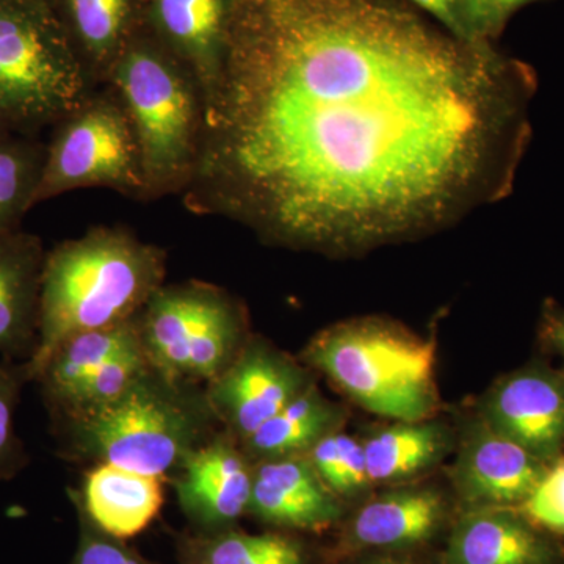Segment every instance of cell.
<instances>
[{
    "mask_svg": "<svg viewBox=\"0 0 564 564\" xmlns=\"http://www.w3.org/2000/svg\"><path fill=\"white\" fill-rule=\"evenodd\" d=\"M343 500L315 473L307 455L252 463L248 514L265 524L323 532L340 521Z\"/></svg>",
    "mask_w": 564,
    "mask_h": 564,
    "instance_id": "13",
    "label": "cell"
},
{
    "mask_svg": "<svg viewBox=\"0 0 564 564\" xmlns=\"http://www.w3.org/2000/svg\"><path fill=\"white\" fill-rule=\"evenodd\" d=\"M29 381L25 362L3 359L0 364V480H11L29 464L24 444L14 432V413Z\"/></svg>",
    "mask_w": 564,
    "mask_h": 564,
    "instance_id": "27",
    "label": "cell"
},
{
    "mask_svg": "<svg viewBox=\"0 0 564 564\" xmlns=\"http://www.w3.org/2000/svg\"><path fill=\"white\" fill-rule=\"evenodd\" d=\"M118 541L102 532L85 533L73 564H148Z\"/></svg>",
    "mask_w": 564,
    "mask_h": 564,
    "instance_id": "30",
    "label": "cell"
},
{
    "mask_svg": "<svg viewBox=\"0 0 564 564\" xmlns=\"http://www.w3.org/2000/svg\"><path fill=\"white\" fill-rule=\"evenodd\" d=\"M443 564H564V545L516 508H484L464 511Z\"/></svg>",
    "mask_w": 564,
    "mask_h": 564,
    "instance_id": "15",
    "label": "cell"
},
{
    "mask_svg": "<svg viewBox=\"0 0 564 564\" xmlns=\"http://www.w3.org/2000/svg\"><path fill=\"white\" fill-rule=\"evenodd\" d=\"M547 463L494 432L477 413L458 426L448 480L464 511L518 508L547 470Z\"/></svg>",
    "mask_w": 564,
    "mask_h": 564,
    "instance_id": "11",
    "label": "cell"
},
{
    "mask_svg": "<svg viewBox=\"0 0 564 564\" xmlns=\"http://www.w3.org/2000/svg\"><path fill=\"white\" fill-rule=\"evenodd\" d=\"M364 564H410L403 562V560L395 558V556H380V558L370 560V562Z\"/></svg>",
    "mask_w": 564,
    "mask_h": 564,
    "instance_id": "33",
    "label": "cell"
},
{
    "mask_svg": "<svg viewBox=\"0 0 564 564\" xmlns=\"http://www.w3.org/2000/svg\"><path fill=\"white\" fill-rule=\"evenodd\" d=\"M137 321L148 361L182 383L214 381L251 336L243 303L220 285L196 280L161 285Z\"/></svg>",
    "mask_w": 564,
    "mask_h": 564,
    "instance_id": "6",
    "label": "cell"
},
{
    "mask_svg": "<svg viewBox=\"0 0 564 564\" xmlns=\"http://www.w3.org/2000/svg\"><path fill=\"white\" fill-rule=\"evenodd\" d=\"M299 359L356 406L389 421H422L443 406L436 340L391 318L369 315L326 326Z\"/></svg>",
    "mask_w": 564,
    "mask_h": 564,
    "instance_id": "4",
    "label": "cell"
},
{
    "mask_svg": "<svg viewBox=\"0 0 564 564\" xmlns=\"http://www.w3.org/2000/svg\"><path fill=\"white\" fill-rule=\"evenodd\" d=\"M347 419V406L315 383L239 444L251 463L307 455L329 434L343 432Z\"/></svg>",
    "mask_w": 564,
    "mask_h": 564,
    "instance_id": "20",
    "label": "cell"
},
{
    "mask_svg": "<svg viewBox=\"0 0 564 564\" xmlns=\"http://www.w3.org/2000/svg\"><path fill=\"white\" fill-rule=\"evenodd\" d=\"M315 473L343 502L369 499L375 485L367 469L361 437L337 432L329 434L307 454Z\"/></svg>",
    "mask_w": 564,
    "mask_h": 564,
    "instance_id": "25",
    "label": "cell"
},
{
    "mask_svg": "<svg viewBox=\"0 0 564 564\" xmlns=\"http://www.w3.org/2000/svg\"><path fill=\"white\" fill-rule=\"evenodd\" d=\"M516 510L538 529L564 540V455L549 464L540 484Z\"/></svg>",
    "mask_w": 564,
    "mask_h": 564,
    "instance_id": "28",
    "label": "cell"
},
{
    "mask_svg": "<svg viewBox=\"0 0 564 564\" xmlns=\"http://www.w3.org/2000/svg\"><path fill=\"white\" fill-rule=\"evenodd\" d=\"M536 76L397 0H232L185 207L350 256L513 191Z\"/></svg>",
    "mask_w": 564,
    "mask_h": 564,
    "instance_id": "1",
    "label": "cell"
},
{
    "mask_svg": "<svg viewBox=\"0 0 564 564\" xmlns=\"http://www.w3.org/2000/svg\"><path fill=\"white\" fill-rule=\"evenodd\" d=\"M534 0H462L464 22L478 44H489L503 31L516 11Z\"/></svg>",
    "mask_w": 564,
    "mask_h": 564,
    "instance_id": "29",
    "label": "cell"
},
{
    "mask_svg": "<svg viewBox=\"0 0 564 564\" xmlns=\"http://www.w3.org/2000/svg\"><path fill=\"white\" fill-rule=\"evenodd\" d=\"M70 40L93 80L109 82L111 69L147 20L143 0H66Z\"/></svg>",
    "mask_w": 564,
    "mask_h": 564,
    "instance_id": "21",
    "label": "cell"
},
{
    "mask_svg": "<svg viewBox=\"0 0 564 564\" xmlns=\"http://www.w3.org/2000/svg\"><path fill=\"white\" fill-rule=\"evenodd\" d=\"M98 87L51 14L0 0V107L7 120L24 128L57 124Z\"/></svg>",
    "mask_w": 564,
    "mask_h": 564,
    "instance_id": "7",
    "label": "cell"
},
{
    "mask_svg": "<svg viewBox=\"0 0 564 564\" xmlns=\"http://www.w3.org/2000/svg\"><path fill=\"white\" fill-rule=\"evenodd\" d=\"M165 274V250L122 226H95L46 252L39 345L25 362L31 381L69 337L137 317Z\"/></svg>",
    "mask_w": 564,
    "mask_h": 564,
    "instance_id": "2",
    "label": "cell"
},
{
    "mask_svg": "<svg viewBox=\"0 0 564 564\" xmlns=\"http://www.w3.org/2000/svg\"><path fill=\"white\" fill-rule=\"evenodd\" d=\"M165 478L95 464L84 475L76 497L88 521L115 540L137 536L161 513Z\"/></svg>",
    "mask_w": 564,
    "mask_h": 564,
    "instance_id": "19",
    "label": "cell"
},
{
    "mask_svg": "<svg viewBox=\"0 0 564 564\" xmlns=\"http://www.w3.org/2000/svg\"><path fill=\"white\" fill-rule=\"evenodd\" d=\"M93 187L147 202L139 143L110 85H99L79 109L57 122L32 206L66 192Z\"/></svg>",
    "mask_w": 564,
    "mask_h": 564,
    "instance_id": "8",
    "label": "cell"
},
{
    "mask_svg": "<svg viewBox=\"0 0 564 564\" xmlns=\"http://www.w3.org/2000/svg\"><path fill=\"white\" fill-rule=\"evenodd\" d=\"M232 0H148L147 24L191 70L204 115L220 80Z\"/></svg>",
    "mask_w": 564,
    "mask_h": 564,
    "instance_id": "14",
    "label": "cell"
},
{
    "mask_svg": "<svg viewBox=\"0 0 564 564\" xmlns=\"http://www.w3.org/2000/svg\"><path fill=\"white\" fill-rule=\"evenodd\" d=\"M410 2L429 13L444 31L454 35L455 39L473 44V46H485V44H478L470 35L463 18L462 0H410Z\"/></svg>",
    "mask_w": 564,
    "mask_h": 564,
    "instance_id": "31",
    "label": "cell"
},
{
    "mask_svg": "<svg viewBox=\"0 0 564 564\" xmlns=\"http://www.w3.org/2000/svg\"><path fill=\"white\" fill-rule=\"evenodd\" d=\"M44 154L20 144H0V232L11 231L22 212L32 207Z\"/></svg>",
    "mask_w": 564,
    "mask_h": 564,
    "instance_id": "26",
    "label": "cell"
},
{
    "mask_svg": "<svg viewBox=\"0 0 564 564\" xmlns=\"http://www.w3.org/2000/svg\"><path fill=\"white\" fill-rule=\"evenodd\" d=\"M170 480L185 516L206 529H228L248 514L252 463L226 430L192 452Z\"/></svg>",
    "mask_w": 564,
    "mask_h": 564,
    "instance_id": "12",
    "label": "cell"
},
{
    "mask_svg": "<svg viewBox=\"0 0 564 564\" xmlns=\"http://www.w3.org/2000/svg\"><path fill=\"white\" fill-rule=\"evenodd\" d=\"M475 413L541 462L564 455V372L533 361L497 378Z\"/></svg>",
    "mask_w": 564,
    "mask_h": 564,
    "instance_id": "10",
    "label": "cell"
},
{
    "mask_svg": "<svg viewBox=\"0 0 564 564\" xmlns=\"http://www.w3.org/2000/svg\"><path fill=\"white\" fill-rule=\"evenodd\" d=\"M447 511V499L437 486L425 481L389 486L352 516L347 544L381 551L417 547L443 529Z\"/></svg>",
    "mask_w": 564,
    "mask_h": 564,
    "instance_id": "16",
    "label": "cell"
},
{
    "mask_svg": "<svg viewBox=\"0 0 564 564\" xmlns=\"http://www.w3.org/2000/svg\"><path fill=\"white\" fill-rule=\"evenodd\" d=\"M54 425L63 458L165 480L221 430L204 386L170 380L152 366L120 399Z\"/></svg>",
    "mask_w": 564,
    "mask_h": 564,
    "instance_id": "3",
    "label": "cell"
},
{
    "mask_svg": "<svg viewBox=\"0 0 564 564\" xmlns=\"http://www.w3.org/2000/svg\"><path fill=\"white\" fill-rule=\"evenodd\" d=\"M137 318L139 315L110 328L76 334L58 345L35 380L50 411L104 364L141 347Z\"/></svg>",
    "mask_w": 564,
    "mask_h": 564,
    "instance_id": "22",
    "label": "cell"
},
{
    "mask_svg": "<svg viewBox=\"0 0 564 564\" xmlns=\"http://www.w3.org/2000/svg\"><path fill=\"white\" fill-rule=\"evenodd\" d=\"M150 366L143 347L122 352L85 378L57 408L51 411L52 419L63 421L101 410L120 399Z\"/></svg>",
    "mask_w": 564,
    "mask_h": 564,
    "instance_id": "24",
    "label": "cell"
},
{
    "mask_svg": "<svg viewBox=\"0 0 564 564\" xmlns=\"http://www.w3.org/2000/svg\"><path fill=\"white\" fill-rule=\"evenodd\" d=\"M46 252L28 234L0 232V352L28 362L39 345L41 276Z\"/></svg>",
    "mask_w": 564,
    "mask_h": 564,
    "instance_id": "18",
    "label": "cell"
},
{
    "mask_svg": "<svg viewBox=\"0 0 564 564\" xmlns=\"http://www.w3.org/2000/svg\"><path fill=\"white\" fill-rule=\"evenodd\" d=\"M7 120L6 113H3L2 107H0V122Z\"/></svg>",
    "mask_w": 564,
    "mask_h": 564,
    "instance_id": "34",
    "label": "cell"
},
{
    "mask_svg": "<svg viewBox=\"0 0 564 564\" xmlns=\"http://www.w3.org/2000/svg\"><path fill=\"white\" fill-rule=\"evenodd\" d=\"M185 560L187 564H310V554L289 534L223 529L191 541Z\"/></svg>",
    "mask_w": 564,
    "mask_h": 564,
    "instance_id": "23",
    "label": "cell"
},
{
    "mask_svg": "<svg viewBox=\"0 0 564 564\" xmlns=\"http://www.w3.org/2000/svg\"><path fill=\"white\" fill-rule=\"evenodd\" d=\"M315 383L317 373L299 356L251 333L231 366L204 391L221 429L240 443Z\"/></svg>",
    "mask_w": 564,
    "mask_h": 564,
    "instance_id": "9",
    "label": "cell"
},
{
    "mask_svg": "<svg viewBox=\"0 0 564 564\" xmlns=\"http://www.w3.org/2000/svg\"><path fill=\"white\" fill-rule=\"evenodd\" d=\"M361 443L375 488L417 484L455 454L458 426L440 415L391 421L367 433Z\"/></svg>",
    "mask_w": 564,
    "mask_h": 564,
    "instance_id": "17",
    "label": "cell"
},
{
    "mask_svg": "<svg viewBox=\"0 0 564 564\" xmlns=\"http://www.w3.org/2000/svg\"><path fill=\"white\" fill-rule=\"evenodd\" d=\"M110 85L139 143L147 202L187 191L202 155L204 104L191 70L143 29L115 63Z\"/></svg>",
    "mask_w": 564,
    "mask_h": 564,
    "instance_id": "5",
    "label": "cell"
},
{
    "mask_svg": "<svg viewBox=\"0 0 564 564\" xmlns=\"http://www.w3.org/2000/svg\"><path fill=\"white\" fill-rule=\"evenodd\" d=\"M538 337L545 350L555 352L564 362V307L554 300L544 303Z\"/></svg>",
    "mask_w": 564,
    "mask_h": 564,
    "instance_id": "32",
    "label": "cell"
}]
</instances>
